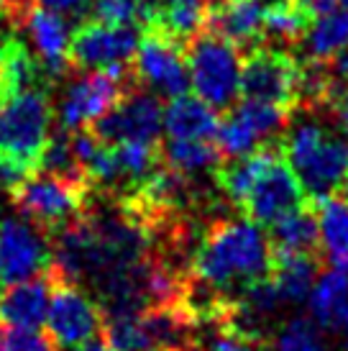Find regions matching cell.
Wrapping results in <instances>:
<instances>
[{"label": "cell", "instance_id": "1", "mask_svg": "<svg viewBox=\"0 0 348 351\" xmlns=\"http://www.w3.org/2000/svg\"><path fill=\"white\" fill-rule=\"evenodd\" d=\"M274 249L264 228L249 218H225L208 226L192 256V277L225 298L228 290L269 280Z\"/></svg>", "mask_w": 348, "mask_h": 351}, {"label": "cell", "instance_id": "2", "mask_svg": "<svg viewBox=\"0 0 348 351\" xmlns=\"http://www.w3.org/2000/svg\"><path fill=\"white\" fill-rule=\"evenodd\" d=\"M284 162L312 200L348 190V136L315 118L290 121L284 136Z\"/></svg>", "mask_w": 348, "mask_h": 351}, {"label": "cell", "instance_id": "3", "mask_svg": "<svg viewBox=\"0 0 348 351\" xmlns=\"http://www.w3.org/2000/svg\"><path fill=\"white\" fill-rule=\"evenodd\" d=\"M187 69L190 85L197 98L210 108H228L241 95V49L231 41L203 31L187 47Z\"/></svg>", "mask_w": 348, "mask_h": 351}, {"label": "cell", "instance_id": "4", "mask_svg": "<svg viewBox=\"0 0 348 351\" xmlns=\"http://www.w3.org/2000/svg\"><path fill=\"white\" fill-rule=\"evenodd\" d=\"M10 200L21 218L39 226L51 239L57 231L85 213L92 200V190L82 182L39 172V175H31L16 193H10Z\"/></svg>", "mask_w": 348, "mask_h": 351}, {"label": "cell", "instance_id": "5", "mask_svg": "<svg viewBox=\"0 0 348 351\" xmlns=\"http://www.w3.org/2000/svg\"><path fill=\"white\" fill-rule=\"evenodd\" d=\"M134 85L136 80L131 67L77 72L75 80L64 88L57 108L62 131L72 134L79 128H92L123 100V95Z\"/></svg>", "mask_w": 348, "mask_h": 351}, {"label": "cell", "instance_id": "6", "mask_svg": "<svg viewBox=\"0 0 348 351\" xmlns=\"http://www.w3.org/2000/svg\"><path fill=\"white\" fill-rule=\"evenodd\" d=\"M54 106L49 90H29L10 98L0 108V154H10L31 167L39 159L51 136Z\"/></svg>", "mask_w": 348, "mask_h": 351}, {"label": "cell", "instance_id": "7", "mask_svg": "<svg viewBox=\"0 0 348 351\" xmlns=\"http://www.w3.org/2000/svg\"><path fill=\"white\" fill-rule=\"evenodd\" d=\"M51 280V298L47 313V336L57 349L72 351L97 341L105 331V315L100 302L85 293L82 285Z\"/></svg>", "mask_w": 348, "mask_h": 351}, {"label": "cell", "instance_id": "8", "mask_svg": "<svg viewBox=\"0 0 348 351\" xmlns=\"http://www.w3.org/2000/svg\"><path fill=\"white\" fill-rule=\"evenodd\" d=\"M136 85L154 93L156 98H179L190 88L187 51L179 41L169 39L159 31H141V41L131 62Z\"/></svg>", "mask_w": 348, "mask_h": 351}, {"label": "cell", "instance_id": "9", "mask_svg": "<svg viewBox=\"0 0 348 351\" xmlns=\"http://www.w3.org/2000/svg\"><path fill=\"white\" fill-rule=\"evenodd\" d=\"M300 62L287 51L271 47H253L243 59L241 95L290 110L300 98Z\"/></svg>", "mask_w": 348, "mask_h": 351}, {"label": "cell", "instance_id": "10", "mask_svg": "<svg viewBox=\"0 0 348 351\" xmlns=\"http://www.w3.org/2000/svg\"><path fill=\"white\" fill-rule=\"evenodd\" d=\"M138 31L123 26H105L85 19L69 39V72H100V69L131 67L138 49Z\"/></svg>", "mask_w": 348, "mask_h": 351}, {"label": "cell", "instance_id": "11", "mask_svg": "<svg viewBox=\"0 0 348 351\" xmlns=\"http://www.w3.org/2000/svg\"><path fill=\"white\" fill-rule=\"evenodd\" d=\"M51 264V239L26 218L0 221V285L29 282L47 274Z\"/></svg>", "mask_w": 348, "mask_h": 351}, {"label": "cell", "instance_id": "12", "mask_svg": "<svg viewBox=\"0 0 348 351\" xmlns=\"http://www.w3.org/2000/svg\"><path fill=\"white\" fill-rule=\"evenodd\" d=\"M162 128H164V108L159 98L141 85H134L123 95V100L92 126V134L110 147L126 144V141L156 144L162 136Z\"/></svg>", "mask_w": 348, "mask_h": 351}, {"label": "cell", "instance_id": "13", "mask_svg": "<svg viewBox=\"0 0 348 351\" xmlns=\"http://www.w3.org/2000/svg\"><path fill=\"white\" fill-rule=\"evenodd\" d=\"M241 208L246 210L249 221L269 226V228L279 223L282 218L305 208V193H302L300 180L295 177L290 165L279 154L271 156L269 165L261 169V175L256 177L251 193L246 195Z\"/></svg>", "mask_w": 348, "mask_h": 351}, {"label": "cell", "instance_id": "14", "mask_svg": "<svg viewBox=\"0 0 348 351\" xmlns=\"http://www.w3.org/2000/svg\"><path fill=\"white\" fill-rule=\"evenodd\" d=\"M18 31H26V36L31 41V51H34V57L39 59L49 85H54L62 77L72 75L67 59L72 31H69L67 19H62L59 13H51V10L34 3L26 10Z\"/></svg>", "mask_w": 348, "mask_h": 351}, {"label": "cell", "instance_id": "15", "mask_svg": "<svg viewBox=\"0 0 348 351\" xmlns=\"http://www.w3.org/2000/svg\"><path fill=\"white\" fill-rule=\"evenodd\" d=\"M51 280L49 274L34 277L29 282L8 285L0 290V326L39 331L47 323Z\"/></svg>", "mask_w": 348, "mask_h": 351}, {"label": "cell", "instance_id": "16", "mask_svg": "<svg viewBox=\"0 0 348 351\" xmlns=\"http://www.w3.org/2000/svg\"><path fill=\"white\" fill-rule=\"evenodd\" d=\"M264 0H210L208 31L243 49L259 41L264 31Z\"/></svg>", "mask_w": 348, "mask_h": 351}, {"label": "cell", "instance_id": "17", "mask_svg": "<svg viewBox=\"0 0 348 351\" xmlns=\"http://www.w3.org/2000/svg\"><path fill=\"white\" fill-rule=\"evenodd\" d=\"M221 118L215 108L203 103L200 98L179 95L169 100L164 108V134L166 138H179V141H210L218 134Z\"/></svg>", "mask_w": 348, "mask_h": 351}, {"label": "cell", "instance_id": "18", "mask_svg": "<svg viewBox=\"0 0 348 351\" xmlns=\"http://www.w3.org/2000/svg\"><path fill=\"white\" fill-rule=\"evenodd\" d=\"M310 313L320 328H343L348 318V272L328 269L318 274L310 293Z\"/></svg>", "mask_w": 348, "mask_h": 351}, {"label": "cell", "instance_id": "19", "mask_svg": "<svg viewBox=\"0 0 348 351\" xmlns=\"http://www.w3.org/2000/svg\"><path fill=\"white\" fill-rule=\"evenodd\" d=\"M320 244L333 269L348 272V193L318 203Z\"/></svg>", "mask_w": 348, "mask_h": 351}, {"label": "cell", "instance_id": "20", "mask_svg": "<svg viewBox=\"0 0 348 351\" xmlns=\"http://www.w3.org/2000/svg\"><path fill=\"white\" fill-rule=\"evenodd\" d=\"M269 280L282 302L308 300L318 280V259L300 254H274Z\"/></svg>", "mask_w": 348, "mask_h": 351}, {"label": "cell", "instance_id": "21", "mask_svg": "<svg viewBox=\"0 0 348 351\" xmlns=\"http://www.w3.org/2000/svg\"><path fill=\"white\" fill-rule=\"evenodd\" d=\"M271 249L274 254H300V256H315L320 246V226L318 215L300 208L297 213L282 218L277 226H271Z\"/></svg>", "mask_w": 348, "mask_h": 351}, {"label": "cell", "instance_id": "22", "mask_svg": "<svg viewBox=\"0 0 348 351\" xmlns=\"http://www.w3.org/2000/svg\"><path fill=\"white\" fill-rule=\"evenodd\" d=\"M348 49V13L333 10L325 16L312 19L308 34H305V51L310 62H330L340 51Z\"/></svg>", "mask_w": 348, "mask_h": 351}, {"label": "cell", "instance_id": "23", "mask_svg": "<svg viewBox=\"0 0 348 351\" xmlns=\"http://www.w3.org/2000/svg\"><path fill=\"white\" fill-rule=\"evenodd\" d=\"M277 154L274 149H259L253 154L243 156V159H233L225 167H218L215 169V182L221 185V190L225 193V197L231 200L233 205L241 208L246 195L251 193L256 177L261 175V169L269 165V159Z\"/></svg>", "mask_w": 348, "mask_h": 351}, {"label": "cell", "instance_id": "24", "mask_svg": "<svg viewBox=\"0 0 348 351\" xmlns=\"http://www.w3.org/2000/svg\"><path fill=\"white\" fill-rule=\"evenodd\" d=\"M221 154L213 141H179L166 138L162 144V165L184 177L200 175L208 169H218Z\"/></svg>", "mask_w": 348, "mask_h": 351}, {"label": "cell", "instance_id": "25", "mask_svg": "<svg viewBox=\"0 0 348 351\" xmlns=\"http://www.w3.org/2000/svg\"><path fill=\"white\" fill-rule=\"evenodd\" d=\"M310 19L308 13L292 3V0H282V3H269L264 10V36H269L277 44H295V41L305 39L308 34Z\"/></svg>", "mask_w": 348, "mask_h": 351}, {"label": "cell", "instance_id": "26", "mask_svg": "<svg viewBox=\"0 0 348 351\" xmlns=\"http://www.w3.org/2000/svg\"><path fill=\"white\" fill-rule=\"evenodd\" d=\"M261 141H264V138H261L241 116H236L233 110L223 118L221 126H218V134H215V149H218V154L225 156V159H231V162L259 152Z\"/></svg>", "mask_w": 348, "mask_h": 351}, {"label": "cell", "instance_id": "27", "mask_svg": "<svg viewBox=\"0 0 348 351\" xmlns=\"http://www.w3.org/2000/svg\"><path fill=\"white\" fill-rule=\"evenodd\" d=\"M90 21L105 23V26H123L136 29L146 23V3L144 0H92Z\"/></svg>", "mask_w": 348, "mask_h": 351}, {"label": "cell", "instance_id": "28", "mask_svg": "<svg viewBox=\"0 0 348 351\" xmlns=\"http://www.w3.org/2000/svg\"><path fill=\"white\" fill-rule=\"evenodd\" d=\"M274 351H325V343L315 323L308 318H295L277 333Z\"/></svg>", "mask_w": 348, "mask_h": 351}, {"label": "cell", "instance_id": "29", "mask_svg": "<svg viewBox=\"0 0 348 351\" xmlns=\"http://www.w3.org/2000/svg\"><path fill=\"white\" fill-rule=\"evenodd\" d=\"M205 351H266V349L261 346L259 339H251L246 333H238L233 331V328H228V326L218 323V328L208 339Z\"/></svg>", "mask_w": 348, "mask_h": 351}, {"label": "cell", "instance_id": "30", "mask_svg": "<svg viewBox=\"0 0 348 351\" xmlns=\"http://www.w3.org/2000/svg\"><path fill=\"white\" fill-rule=\"evenodd\" d=\"M31 175H36V167L21 162L10 154H0V190L3 193H16Z\"/></svg>", "mask_w": 348, "mask_h": 351}, {"label": "cell", "instance_id": "31", "mask_svg": "<svg viewBox=\"0 0 348 351\" xmlns=\"http://www.w3.org/2000/svg\"><path fill=\"white\" fill-rule=\"evenodd\" d=\"M36 5L51 10V13H59L62 19H85L90 16V5L92 0H34Z\"/></svg>", "mask_w": 348, "mask_h": 351}, {"label": "cell", "instance_id": "32", "mask_svg": "<svg viewBox=\"0 0 348 351\" xmlns=\"http://www.w3.org/2000/svg\"><path fill=\"white\" fill-rule=\"evenodd\" d=\"M31 5H34V0H0V21L18 29Z\"/></svg>", "mask_w": 348, "mask_h": 351}, {"label": "cell", "instance_id": "33", "mask_svg": "<svg viewBox=\"0 0 348 351\" xmlns=\"http://www.w3.org/2000/svg\"><path fill=\"white\" fill-rule=\"evenodd\" d=\"M297 3L310 19H318V16H325V13H333L338 8V0H292Z\"/></svg>", "mask_w": 348, "mask_h": 351}, {"label": "cell", "instance_id": "34", "mask_svg": "<svg viewBox=\"0 0 348 351\" xmlns=\"http://www.w3.org/2000/svg\"><path fill=\"white\" fill-rule=\"evenodd\" d=\"M72 351H113V349L108 346V341L97 339V341H90V343H85V346H77V349H72Z\"/></svg>", "mask_w": 348, "mask_h": 351}, {"label": "cell", "instance_id": "35", "mask_svg": "<svg viewBox=\"0 0 348 351\" xmlns=\"http://www.w3.org/2000/svg\"><path fill=\"white\" fill-rule=\"evenodd\" d=\"M146 5H166V3H177V0H144Z\"/></svg>", "mask_w": 348, "mask_h": 351}, {"label": "cell", "instance_id": "36", "mask_svg": "<svg viewBox=\"0 0 348 351\" xmlns=\"http://www.w3.org/2000/svg\"><path fill=\"white\" fill-rule=\"evenodd\" d=\"M343 331H346V351H348V318H346V323H343Z\"/></svg>", "mask_w": 348, "mask_h": 351}, {"label": "cell", "instance_id": "37", "mask_svg": "<svg viewBox=\"0 0 348 351\" xmlns=\"http://www.w3.org/2000/svg\"><path fill=\"white\" fill-rule=\"evenodd\" d=\"M338 5H343V8H348V0H338Z\"/></svg>", "mask_w": 348, "mask_h": 351}, {"label": "cell", "instance_id": "38", "mask_svg": "<svg viewBox=\"0 0 348 351\" xmlns=\"http://www.w3.org/2000/svg\"><path fill=\"white\" fill-rule=\"evenodd\" d=\"M0 108H3V93H0Z\"/></svg>", "mask_w": 348, "mask_h": 351}]
</instances>
